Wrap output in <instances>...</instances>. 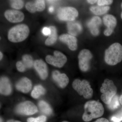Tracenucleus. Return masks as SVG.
I'll list each match as a JSON object with an SVG mask.
<instances>
[{"label":"nucleus","instance_id":"27","mask_svg":"<svg viewBox=\"0 0 122 122\" xmlns=\"http://www.w3.org/2000/svg\"><path fill=\"white\" fill-rule=\"evenodd\" d=\"M46 120V117L44 115H41L37 117L30 118L27 119L28 122H45Z\"/></svg>","mask_w":122,"mask_h":122},{"label":"nucleus","instance_id":"22","mask_svg":"<svg viewBox=\"0 0 122 122\" xmlns=\"http://www.w3.org/2000/svg\"><path fill=\"white\" fill-rule=\"evenodd\" d=\"M38 106L41 111L47 115H50L52 113V110L50 105L45 101L41 100L38 103Z\"/></svg>","mask_w":122,"mask_h":122},{"label":"nucleus","instance_id":"20","mask_svg":"<svg viewBox=\"0 0 122 122\" xmlns=\"http://www.w3.org/2000/svg\"><path fill=\"white\" fill-rule=\"evenodd\" d=\"M49 28L51 30V33L45 42L46 45L48 46L54 44L57 39V34L56 28L54 26H50Z\"/></svg>","mask_w":122,"mask_h":122},{"label":"nucleus","instance_id":"40","mask_svg":"<svg viewBox=\"0 0 122 122\" xmlns=\"http://www.w3.org/2000/svg\"><path fill=\"white\" fill-rule=\"evenodd\" d=\"M0 122H1V119H0Z\"/></svg>","mask_w":122,"mask_h":122},{"label":"nucleus","instance_id":"14","mask_svg":"<svg viewBox=\"0 0 122 122\" xmlns=\"http://www.w3.org/2000/svg\"><path fill=\"white\" fill-rule=\"evenodd\" d=\"M25 8L31 13H34L36 11L41 12L45 8V4L44 0H41L28 2L25 5Z\"/></svg>","mask_w":122,"mask_h":122},{"label":"nucleus","instance_id":"25","mask_svg":"<svg viewBox=\"0 0 122 122\" xmlns=\"http://www.w3.org/2000/svg\"><path fill=\"white\" fill-rule=\"evenodd\" d=\"M108 106V107L111 110H114L117 109L119 106V100L118 96L117 95L115 96Z\"/></svg>","mask_w":122,"mask_h":122},{"label":"nucleus","instance_id":"32","mask_svg":"<svg viewBox=\"0 0 122 122\" xmlns=\"http://www.w3.org/2000/svg\"><path fill=\"white\" fill-rule=\"evenodd\" d=\"M94 122H109V120L104 118H100L97 119Z\"/></svg>","mask_w":122,"mask_h":122},{"label":"nucleus","instance_id":"17","mask_svg":"<svg viewBox=\"0 0 122 122\" xmlns=\"http://www.w3.org/2000/svg\"><path fill=\"white\" fill-rule=\"evenodd\" d=\"M12 87L9 79L5 77L1 78L0 81V92L5 95L10 94L12 92Z\"/></svg>","mask_w":122,"mask_h":122},{"label":"nucleus","instance_id":"16","mask_svg":"<svg viewBox=\"0 0 122 122\" xmlns=\"http://www.w3.org/2000/svg\"><path fill=\"white\" fill-rule=\"evenodd\" d=\"M16 87L19 91L24 93H27L30 91L32 88V82L27 78H23L18 82L16 84Z\"/></svg>","mask_w":122,"mask_h":122},{"label":"nucleus","instance_id":"23","mask_svg":"<svg viewBox=\"0 0 122 122\" xmlns=\"http://www.w3.org/2000/svg\"><path fill=\"white\" fill-rule=\"evenodd\" d=\"M45 91V90L41 85H37L31 92V95L33 98H38L41 95H44Z\"/></svg>","mask_w":122,"mask_h":122},{"label":"nucleus","instance_id":"15","mask_svg":"<svg viewBox=\"0 0 122 122\" xmlns=\"http://www.w3.org/2000/svg\"><path fill=\"white\" fill-rule=\"evenodd\" d=\"M102 20L98 16H94L88 22L87 25L92 35L97 36L99 33V26L102 24Z\"/></svg>","mask_w":122,"mask_h":122},{"label":"nucleus","instance_id":"6","mask_svg":"<svg viewBox=\"0 0 122 122\" xmlns=\"http://www.w3.org/2000/svg\"><path fill=\"white\" fill-rule=\"evenodd\" d=\"M78 16V12L76 9L72 7H65L58 10L57 17L61 20L73 21Z\"/></svg>","mask_w":122,"mask_h":122},{"label":"nucleus","instance_id":"34","mask_svg":"<svg viewBox=\"0 0 122 122\" xmlns=\"http://www.w3.org/2000/svg\"><path fill=\"white\" fill-rule=\"evenodd\" d=\"M49 11L50 12H52L54 11V8L52 7H50L49 9Z\"/></svg>","mask_w":122,"mask_h":122},{"label":"nucleus","instance_id":"26","mask_svg":"<svg viewBox=\"0 0 122 122\" xmlns=\"http://www.w3.org/2000/svg\"><path fill=\"white\" fill-rule=\"evenodd\" d=\"M10 4L11 7L15 9H20L23 8L24 2L23 1L20 0H13L10 1Z\"/></svg>","mask_w":122,"mask_h":122},{"label":"nucleus","instance_id":"2","mask_svg":"<svg viewBox=\"0 0 122 122\" xmlns=\"http://www.w3.org/2000/svg\"><path fill=\"white\" fill-rule=\"evenodd\" d=\"M105 61L107 65L115 66L122 60V46L118 42L111 45L105 52Z\"/></svg>","mask_w":122,"mask_h":122},{"label":"nucleus","instance_id":"28","mask_svg":"<svg viewBox=\"0 0 122 122\" xmlns=\"http://www.w3.org/2000/svg\"><path fill=\"white\" fill-rule=\"evenodd\" d=\"M17 69L20 72H24L26 69V68L23 64L22 61H18L16 64Z\"/></svg>","mask_w":122,"mask_h":122},{"label":"nucleus","instance_id":"18","mask_svg":"<svg viewBox=\"0 0 122 122\" xmlns=\"http://www.w3.org/2000/svg\"><path fill=\"white\" fill-rule=\"evenodd\" d=\"M67 29L69 34L75 36L81 33L82 30V27L80 23L73 21L68 22Z\"/></svg>","mask_w":122,"mask_h":122},{"label":"nucleus","instance_id":"31","mask_svg":"<svg viewBox=\"0 0 122 122\" xmlns=\"http://www.w3.org/2000/svg\"><path fill=\"white\" fill-rule=\"evenodd\" d=\"M111 120L113 122H120L122 121V116H113L111 118Z\"/></svg>","mask_w":122,"mask_h":122},{"label":"nucleus","instance_id":"8","mask_svg":"<svg viewBox=\"0 0 122 122\" xmlns=\"http://www.w3.org/2000/svg\"><path fill=\"white\" fill-rule=\"evenodd\" d=\"M93 55L90 51L83 49L81 51L78 55L79 66L80 69L83 72H87L90 68V62Z\"/></svg>","mask_w":122,"mask_h":122},{"label":"nucleus","instance_id":"12","mask_svg":"<svg viewBox=\"0 0 122 122\" xmlns=\"http://www.w3.org/2000/svg\"><path fill=\"white\" fill-rule=\"evenodd\" d=\"M52 76L54 80L61 88H65L69 83V80L66 75L65 73H61L58 71H54Z\"/></svg>","mask_w":122,"mask_h":122},{"label":"nucleus","instance_id":"30","mask_svg":"<svg viewBox=\"0 0 122 122\" xmlns=\"http://www.w3.org/2000/svg\"><path fill=\"white\" fill-rule=\"evenodd\" d=\"M42 32L44 35H49L51 33V30L49 28L47 27H45L42 30Z\"/></svg>","mask_w":122,"mask_h":122},{"label":"nucleus","instance_id":"21","mask_svg":"<svg viewBox=\"0 0 122 122\" xmlns=\"http://www.w3.org/2000/svg\"><path fill=\"white\" fill-rule=\"evenodd\" d=\"M110 9L109 6H93L90 8V10L95 15H99L105 14Z\"/></svg>","mask_w":122,"mask_h":122},{"label":"nucleus","instance_id":"7","mask_svg":"<svg viewBox=\"0 0 122 122\" xmlns=\"http://www.w3.org/2000/svg\"><path fill=\"white\" fill-rule=\"evenodd\" d=\"M46 61L47 63L58 68L63 67L66 63L67 58L65 55L58 51L54 52L53 56L48 55L46 57Z\"/></svg>","mask_w":122,"mask_h":122},{"label":"nucleus","instance_id":"36","mask_svg":"<svg viewBox=\"0 0 122 122\" xmlns=\"http://www.w3.org/2000/svg\"><path fill=\"white\" fill-rule=\"evenodd\" d=\"M119 102L121 105H122V94L120 96V98H119Z\"/></svg>","mask_w":122,"mask_h":122},{"label":"nucleus","instance_id":"33","mask_svg":"<svg viewBox=\"0 0 122 122\" xmlns=\"http://www.w3.org/2000/svg\"><path fill=\"white\" fill-rule=\"evenodd\" d=\"M87 2L91 4H95L96 2H97L98 0H87Z\"/></svg>","mask_w":122,"mask_h":122},{"label":"nucleus","instance_id":"19","mask_svg":"<svg viewBox=\"0 0 122 122\" xmlns=\"http://www.w3.org/2000/svg\"><path fill=\"white\" fill-rule=\"evenodd\" d=\"M103 20L107 29L114 31L117 24V20L114 16L110 14L105 15L103 18Z\"/></svg>","mask_w":122,"mask_h":122},{"label":"nucleus","instance_id":"29","mask_svg":"<svg viewBox=\"0 0 122 122\" xmlns=\"http://www.w3.org/2000/svg\"><path fill=\"white\" fill-rule=\"evenodd\" d=\"M113 1L111 0H98L97 4L98 6H104V5L111 4Z\"/></svg>","mask_w":122,"mask_h":122},{"label":"nucleus","instance_id":"9","mask_svg":"<svg viewBox=\"0 0 122 122\" xmlns=\"http://www.w3.org/2000/svg\"><path fill=\"white\" fill-rule=\"evenodd\" d=\"M38 111L37 107L32 102L29 101L20 103L15 109V111L17 113L26 115L34 114Z\"/></svg>","mask_w":122,"mask_h":122},{"label":"nucleus","instance_id":"24","mask_svg":"<svg viewBox=\"0 0 122 122\" xmlns=\"http://www.w3.org/2000/svg\"><path fill=\"white\" fill-rule=\"evenodd\" d=\"M22 61L26 69L32 68L34 64L32 56L28 54L22 56Z\"/></svg>","mask_w":122,"mask_h":122},{"label":"nucleus","instance_id":"3","mask_svg":"<svg viewBox=\"0 0 122 122\" xmlns=\"http://www.w3.org/2000/svg\"><path fill=\"white\" fill-rule=\"evenodd\" d=\"M28 26L25 24H20L11 28L8 33V39L12 42H20L26 39L29 34Z\"/></svg>","mask_w":122,"mask_h":122},{"label":"nucleus","instance_id":"37","mask_svg":"<svg viewBox=\"0 0 122 122\" xmlns=\"http://www.w3.org/2000/svg\"><path fill=\"white\" fill-rule=\"evenodd\" d=\"M3 57V54H2V53L0 52V59L1 60Z\"/></svg>","mask_w":122,"mask_h":122},{"label":"nucleus","instance_id":"11","mask_svg":"<svg viewBox=\"0 0 122 122\" xmlns=\"http://www.w3.org/2000/svg\"><path fill=\"white\" fill-rule=\"evenodd\" d=\"M61 41L65 43L70 50L74 51L77 48V40L76 37L69 34H63L59 36Z\"/></svg>","mask_w":122,"mask_h":122},{"label":"nucleus","instance_id":"13","mask_svg":"<svg viewBox=\"0 0 122 122\" xmlns=\"http://www.w3.org/2000/svg\"><path fill=\"white\" fill-rule=\"evenodd\" d=\"M34 66L41 78L43 80L46 79L48 76V70L45 62L41 59L36 60L34 62Z\"/></svg>","mask_w":122,"mask_h":122},{"label":"nucleus","instance_id":"39","mask_svg":"<svg viewBox=\"0 0 122 122\" xmlns=\"http://www.w3.org/2000/svg\"><path fill=\"white\" fill-rule=\"evenodd\" d=\"M66 122V121H63V122Z\"/></svg>","mask_w":122,"mask_h":122},{"label":"nucleus","instance_id":"4","mask_svg":"<svg viewBox=\"0 0 122 122\" xmlns=\"http://www.w3.org/2000/svg\"><path fill=\"white\" fill-rule=\"evenodd\" d=\"M100 91L102 93L101 99L105 104L108 105L116 95L117 88L113 81L106 79L102 85Z\"/></svg>","mask_w":122,"mask_h":122},{"label":"nucleus","instance_id":"10","mask_svg":"<svg viewBox=\"0 0 122 122\" xmlns=\"http://www.w3.org/2000/svg\"><path fill=\"white\" fill-rule=\"evenodd\" d=\"M5 16L9 21L12 23L21 22L25 18L24 14L21 11L14 10H9L5 12Z\"/></svg>","mask_w":122,"mask_h":122},{"label":"nucleus","instance_id":"38","mask_svg":"<svg viewBox=\"0 0 122 122\" xmlns=\"http://www.w3.org/2000/svg\"><path fill=\"white\" fill-rule=\"evenodd\" d=\"M121 18H122V13H121Z\"/></svg>","mask_w":122,"mask_h":122},{"label":"nucleus","instance_id":"5","mask_svg":"<svg viewBox=\"0 0 122 122\" xmlns=\"http://www.w3.org/2000/svg\"><path fill=\"white\" fill-rule=\"evenodd\" d=\"M72 86L79 95L83 96L86 99H90L93 96V91L87 80L75 79L73 82Z\"/></svg>","mask_w":122,"mask_h":122},{"label":"nucleus","instance_id":"1","mask_svg":"<svg viewBox=\"0 0 122 122\" xmlns=\"http://www.w3.org/2000/svg\"><path fill=\"white\" fill-rule=\"evenodd\" d=\"M84 109L82 119L85 122H89L93 119L100 117L103 115L105 111L102 104L95 100L86 102L84 106Z\"/></svg>","mask_w":122,"mask_h":122},{"label":"nucleus","instance_id":"41","mask_svg":"<svg viewBox=\"0 0 122 122\" xmlns=\"http://www.w3.org/2000/svg\"></svg>","mask_w":122,"mask_h":122},{"label":"nucleus","instance_id":"35","mask_svg":"<svg viewBox=\"0 0 122 122\" xmlns=\"http://www.w3.org/2000/svg\"><path fill=\"white\" fill-rule=\"evenodd\" d=\"M7 122H21L20 121H17V120H9Z\"/></svg>","mask_w":122,"mask_h":122}]
</instances>
